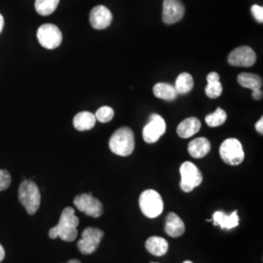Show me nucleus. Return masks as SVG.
Returning a JSON list of instances; mask_svg holds the SVG:
<instances>
[{
  "label": "nucleus",
  "mask_w": 263,
  "mask_h": 263,
  "mask_svg": "<svg viewBox=\"0 0 263 263\" xmlns=\"http://www.w3.org/2000/svg\"><path fill=\"white\" fill-rule=\"evenodd\" d=\"M79 219L76 216L74 209L67 207L63 211L59 223L49 230V237L51 239L61 238L63 241L72 242L78 235L77 226Z\"/></svg>",
  "instance_id": "f257e3e1"
},
{
  "label": "nucleus",
  "mask_w": 263,
  "mask_h": 263,
  "mask_svg": "<svg viewBox=\"0 0 263 263\" xmlns=\"http://www.w3.org/2000/svg\"><path fill=\"white\" fill-rule=\"evenodd\" d=\"M109 148L119 156H129L135 151V135L132 129L122 127L114 132L109 140Z\"/></svg>",
  "instance_id": "f03ea898"
},
{
  "label": "nucleus",
  "mask_w": 263,
  "mask_h": 263,
  "mask_svg": "<svg viewBox=\"0 0 263 263\" xmlns=\"http://www.w3.org/2000/svg\"><path fill=\"white\" fill-rule=\"evenodd\" d=\"M19 200L29 215H34L41 202V194L37 184L29 179L24 180L19 187Z\"/></svg>",
  "instance_id": "7ed1b4c3"
},
{
  "label": "nucleus",
  "mask_w": 263,
  "mask_h": 263,
  "mask_svg": "<svg viewBox=\"0 0 263 263\" xmlns=\"http://www.w3.org/2000/svg\"><path fill=\"white\" fill-rule=\"evenodd\" d=\"M140 207L144 216L155 218L160 216L164 210L163 199L157 191L153 189L145 190L141 194Z\"/></svg>",
  "instance_id": "20e7f679"
},
{
  "label": "nucleus",
  "mask_w": 263,
  "mask_h": 263,
  "mask_svg": "<svg viewBox=\"0 0 263 263\" xmlns=\"http://www.w3.org/2000/svg\"><path fill=\"white\" fill-rule=\"evenodd\" d=\"M219 155L223 162L231 165H240L245 159V153L242 143L237 139H227L219 147Z\"/></svg>",
  "instance_id": "39448f33"
},
{
  "label": "nucleus",
  "mask_w": 263,
  "mask_h": 263,
  "mask_svg": "<svg viewBox=\"0 0 263 263\" xmlns=\"http://www.w3.org/2000/svg\"><path fill=\"white\" fill-rule=\"evenodd\" d=\"M179 173L181 176L180 188L184 192H191L202 183V173L197 166L191 162H184L179 168Z\"/></svg>",
  "instance_id": "423d86ee"
},
{
  "label": "nucleus",
  "mask_w": 263,
  "mask_h": 263,
  "mask_svg": "<svg viewBox=\"0 0 263 263\" xmlns=\"http://www.w3.org/2000/svg\"><path fill=\"white\" fill-rule=\"evenodd\" d=\"M36 36L40 45L48 50L56 49L62 44L63 41V33L61 29L52 24L40 26L38 28Z\"/></svg>",
  "instance_id": "0eeeda50"
},
{
  "label": "nucleus",
  "mask_w": 263,
  "mask_h": 263,
  "mask_svg": "<svg viewBox=\"0 0 263 263\" xmlns=\"http://www.w3.org/2000/svg\"><path fill=\"white\" fill-rule=\"evenodd\" d=\"M104 231L99 228L88 227L82 232L81 240H79L77 247L80 253L83 254H91L98 249L101 241L104 238Z\"/></svg>",
  "instance_id": "6e6552de"
},
{
  "label": "nucleus",
  "mask_w": 263,
  "mask_h": 263,
  "mask_svg": "<svg viewBox=\"0 0 263 263\" xmlns=\"http://www.w3.org/2000/svg\"><path fill=\"white\" fill-rule=\"evenodd\" d=\"M76 207L87 216L92 217H100L104 213L103 204L95 198L92 193L80 194L74 198L73 201Z\"/></svg>",
  "instance_id": "1a4fd4ad"
},
{
  "label": "nucleus",
  "mask_w": 263,
  "mask_h": 263,
  "mask_svg": "<svg viewBox=\"0 0 263 263\" xmlns=\"http://www.w3.org/2000/svg\"><path fill=\"white\" fill-rule=\"evenodd\" d=\"M166 128L167 126L163 117L156 113L152 114L149 122L144 126L142 130L143 140L147 143H154L159 141L160 138L165 134Z\"/></svg>",
  "instance_id": "9d476101"
},
{
  "label": "nucleus",
  "mask_w": 263,
  "mask_h": 263,
  "mask_svg": "<svg viewBox=\"0 0 263 263\" xmlns=\"http://www.w3.org/2000/svg\"><path fill=\"white\" fill-rule=\"evenodd\" d=\"M185 13L184 5L180 0H164L163 22L166 25H174L183 18Z\"/></svg>",
  "instance_id": "9b49d317"
},
{
  "label": "nucleus",
  "mask_w": 263,
  "mask_h": 263,
  "mask_svg": "<svg viewBox=\"0 0 263 263\" xmlns=\"http://www.w3.org/2000/svg\"><path fill=\"white\" fill-rule=\"evenodd\" d=\"M255 62L256 55L254 50L248 46L236 48L228 56V63L233 66L250 67L254 66Z\"/></svg>",
  "instance_id": "f8f14e48"
},
{
  "label": "nucleus",
  "mask_w": 263,
  "mask_h": 263,
  "mask_svg": "<svg viewBox=\"0 0 263 263\" xmlns=\"http://www.w3.org/2000/svg\"><path fill=\"white\" fill-rule=\"evenodd\" d=\"M112 13L104 5H98L90 13V24L95 29H104L112 23Z\"/></svg>",
  "instance_id": "ddd939ff"
},
{
  "label": "nucleus",
  "mask_w": 263,
  "mask_h": 263,
  "mask_svg": "<svg viewBox=\"0 0 263 263\" xmlns=\"http://www.w3.org/2000/svg\"><path fill=\"white\" fill-rule=\"evenodd\" d=\"M214 226H220L221 229H232L239 226L238 212L234 211L231 215H227L222 211H217L213 216Z\"/></svg>",
  "instance_id": "4468645a"
},
{
  "label": "nucleus",
  "mask_w": 263,
  "mask_h": 263,
  "mask_svg": "<svg viewBox=\"0 0 263 263\" xmlns=\"http://www.w3.org/2000/svg\"><path fill=\"white\" fill-rule=\"evenodd\" d=\"M201 129V122L196 117H189L184 119L183 121L179 123L178 128H177V133L180 138L182 139H188Z\"/></svg>",
  "instance_id": "2eb2a0df"
},
{
  "label": "nucleus",
  "mask_w": 263,
  "mask_h": 263,
  "mask_svg": "<svg viewBox=\"0 0 263 263\" xmlns=\"http://www.w3.org/2000/svg\"><path fill=\"white\" fill-rule=\"evenodd\" d=\"M166 233L173 238H177L182 235L185 231V226L181 218L175 213H170L167 216L165 224Z\"/></svg>",
  "instance_id": "dca6fc26"
},
{
  "label": "nucleus",
  "mask_w": 263,
  "mask_h": 263,
  "mask_svg": "<svg viewBox=\"0 0 263 263\" xmlns=\"http://www.w3.org/2000/svg\"><path fill=\"white\" fill-rule=\"evenodd\" d=\"M187 149L193 158H203L211 151V142L206 138H197L189 142Z\"/></svg>",
  "instance_id": "f3484780"
},
{
  "label": "nucleus",
  "mask_w": 263,
  "mask_h": 263,
  "mask_svg": "<svg viewBox=\"0 0 263 263\" xmlns=\"http://www.w3.org/2000/svg\"><path fill=\"white\" fill-rule=\"evenodd\" d=\"M96 122L94 113L89 111L77 113L73 118V126L77 131H89L94 128Z\"/></svg>",
  "instance_id": "a211bd4d"
},
{
  "label": "nucleus",
  "mask_w": 263,
  "mask_h": 263,
  "mask_svg": "<svg viewBox=\"0 0 263 263\" xmlns=\"http://www.w3.org/2000/svg\"><path fill=\"white\" fill-rule=\"evenodd\" d=\"M145 248L151 254L156 256H162L167 254L169 245L164 238L153 236L146 240Z\"/></svg>",
  "instance_id": "6ab92c4d"
},
{
  "label": "nucleus",
  "mask_w": 263,
  "mask_h": 263,
  "mask_svg": "<svg viewBox=\"0 0 263 263\" xmlns=\"http://www.w3.org/2000/svg\"><path fill=\"white\" fill-rule=\"evenodd\" d=\"M154 96L164 101H174L177 99L178 93L173 85L165 82H160L153 87Z\"/></svg>",
  "instance_id": "aec40b11"
},
{
  "label": "nucleus",
  "mask_w": 263,
  "mask_h": 263,
  "mask_svg": "<svg viewBox=\"0 0 263 263\" xmlns=\"http://www.w3.org/2000/svg\"><path fill=\"white\" fill-rule=\"evenodd\" d=\"M208 85L205 92L209 98L216 99L222 94V85L219 81V76L216 72H211L207 76Z\"/></svg>",
  "instance_id": "412c9836"
},
{
  "label": "nucleus",
  "mask_w": 263,
  "mask_h": 263,
  "mask_svg": "<svg viewBox=\"0 0 263 263\" xmlns=\"http://www.w3.org/2000/svg\"><path fill=\"white\" fill-rule=\"evenodd\" d=\"M238 83L244 88L254 90L262 87V78L254 73L243 72L238 76Z\"/></svg>",
  "instance_id": "4be33fe9"
},
{
  "label": "nucleus",
  "mask_w": 263,
  "mask_h": 263,
  "mask_svg": "<svg viewBox=\"0 0 263 263\" xmlns=\"http://www.w3.org/2000/svg\"><path fill=\"white\" fill-rule=\"evenodd\" d=\"M193 86H194L193 77L187 72H182L178 76L176 80L175 89L178 94L184 95L189 93L192 90Z\"/></svg>",
  "instance_id": "5701e85b"
},
{
  "label": "nucleus",
  "mask_w": 263,
  "mask_h": 263,
  "mask_svg": "<svg viewBox=\"0 0 263 263\" xmlns=\"http://www.w3.org/2000/svg\"><path fill=\"white\" fill-rule=\"evenodd\" d=\"M60 0H35V10L41 16H49L58 8Z\"/></svg>",
  "instance_id": "b1692460"
},
{
  "label": "nucleus",
  "mask_w": 263,
  "mask_h": 263,
  "mask_svg": "<svg viewBox=\"0 0 263 263\" xmlns=\"http://www.w3.org/2000/svg\"><path fill=\"white\" fill-rule=\"evenodd\" d=\"M226 119H227V114L226 111L222 108L218 107L215 112L211 113L206 116L205 121L207 123L208 126L214 128L224 124Z\"/></svg>",
  "instance_id": "393cba45"
},
{
  "label": "nucleus",
  "mask_w": 263,
  "mask_h": 263,
  "mask_svg": "<svg viewBox=\"0 0 263 263\" xmlns=\"http://www.w3.org/2000/svg\"><path fill=\"white\" fill-rule=\"evenodd\" d=\"M96 119L101 123H107L112 120L113 116H114V110L110 106H102L100 107L97 112L95 114Z\"/></svg>",
  "instance_id": "a878e982"
},
{
  "label": "nucleus",
  "mask_w": 263,
  "mask_h": 263,
  "mask_svg": "<svg viewBox=\"0 0 263 263\" xmlns=\"http://www.w3.org/2000/svg\"><path fill=\"white\" fill-rule=\"evenodd\" d=\"M11 179V175L8 171L0 170V192L9 187Z\"/></svg>",
  "instance_id": "bb28decb"
},
{
  "label": "nucleus",
  "mask_w": 263,
  "mask_h": 263,
  "mask_svg": "<svg viewBox=\"0 0 263 263\" xmlns=\"http://www.w3.org/2000/svg\"><path fill=\"white\" fill-rule=\"evenodd\" d=\"M251 11H252V13H253V15H254V18L255 20L258 22V23H260V24H262L263 23V7L262 6H259V5H256V4H254L252 6V8H251Z\"/></svg>",
  "instance_id": "cd10ccee"
},
{
  "label": "nucleus",
  "mask_w": 263,
  "mask_h": 263,
  "mask_svg": "<svg viewBox=\"0 0 263 263\" xmlns=\"http://www.w3.org/2000/svg\"><path fill=\"white\" fill-rule=\"evenodd\" d=\"M253 98L256 101H259L262 99V90L261 88H257L253 90Z\"/></svg>",
  "instance_id": "c85d7f7f"
},
{
  "label": "nucleus",
  "mask_w": 263,
  "mask_h": 263,
  "mask_svg": "<svg viewBox=\"0 0 263 263\" xmlns=\"http://www.w3.org/2000/svg\"><path fill=\"white\" fill-rule=\"evenodd\" d=\"M255 129H256V131L258 132L259 134H263V118L261 117L256 124H255Z\"/></svg>",
  "instance_id": "c756f323"
},
{
  "label": "nucleus",
  "mask_w": 263,
  "mask_h": 263,
  "mask_svg": "<svg viewBox=\"0 0 263 263\" xmlns=\"http://www.w3.org/2000/svg\"><path fill=\"white\" fill-rule=\"evenodd\" d=\"M4 257H5V251L2 247V245L0 244V262L4 259Z\"/></svg>",
  "instance_id": "7c9ffc66"
},
{
  "label": "nucleus",
  "mask_w": 263,
  "mask_h": 263,
  "mask_svg": "<svg viewBox=\"0 0 263 263\" xmlns=\"http://www.w3.org/2000/svg\"><path fill=\"white\" fill-rule=\"evenodd\" d=\"M3 28H4V18H3V16L0 14V33L2 32Z\"/></svg>",
  "instance_id": "2f4dec72"
},
{
  "label": "nucleus",
  "mask_w": 263,
  "mask_h": 263,
  "mask_svg": "<svg viewBox=\"0 0 263 263\" xmlns=\"http://www.w3.org/2000/svg\"><path fill=\"white\" fill-rule=\"evenodd\" d=\"M66 263H81L78 259H71V260H69L68 262Z\"/></svg>",
  "instance_id": "473e14b6"
},
{
  "label": "nucleus",
  "mask_w": 263,
  "mask_h": 263,
  "mask_svg": "<svg viewBox=\"0 0 263 263\" xmlns=\"http://www.w3.org/2000/svg\"><path fill=\"white\" fill-rule=\"evenodd\" d=\"M183 263H193L192 261H189V260H187V261H184Z\"/></svg>",
  "instance_id": "72a5a7b5"
},
{
  "label": "nucleus",
  "mask_w": 263,
  "mask_h": 263,
  "mask_svg": "<svg viewBox=\"0 0 263 263\" xmlns=\"http://www.w3.org/2000/svg\"><path fill=\"white\" fill-rule=\"evenodd\" d=\"M151 263H157V262H151Z\"/></svg>",
  "instance_id": "f704fd0d"
}]
</instances>
